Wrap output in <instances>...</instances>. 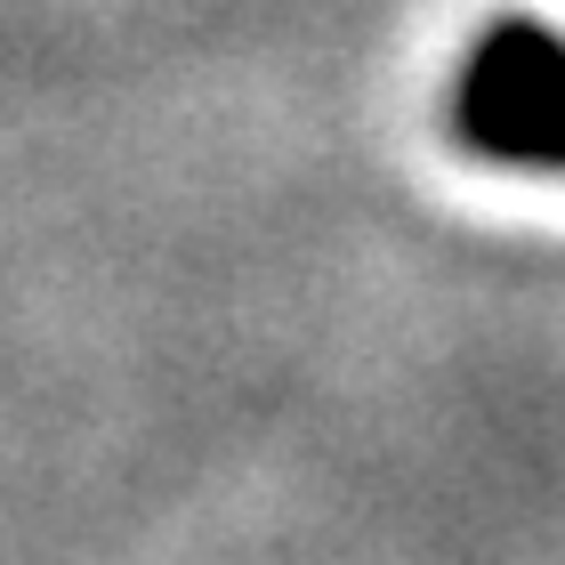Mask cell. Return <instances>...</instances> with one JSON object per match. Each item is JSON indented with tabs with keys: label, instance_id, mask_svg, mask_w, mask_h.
I'll return each mask as SVG.
<instances>
[{
	"label": "cell",
	"instance_id": "obj_1",
	"mask_svg": "<svg viewBox=\"0 0 565 565\" xmlns=\"http://www.w3.org/2000/svg\"><path fill=\"white\" fill-rule=\"evenodd\" d=\"M452 130L484 162H518V170H565V106L533 114H452Z\"/></svg>",
	"mask_w": 565,
	"mask_h": 565
}]
</instances>
